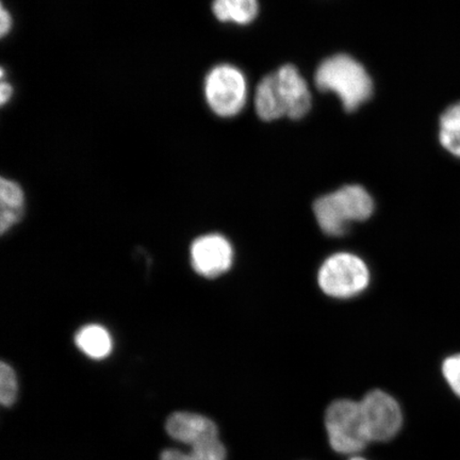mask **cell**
Segmentation results:
<instances>
[{
  "label": "cell",
  "mask_w": 460,
  "mask_h": 460,
  "mask_svg": "<svg viewBox=\"0 0 460 460\" xmlns=\"http://www.w3.org/2000/svg\"><path fill=\"white\" fill-rule=\"evenodd\" d=\"M312 107L309 86L296 66L286 65L267 75L259 83L255 94L258 117L267 122L280 118L298 119Z\"/></svg>",
  "instance_id": "obj_1"
},
{
  "label": "cell",
  "mask_w": 460,
  "mask_h": 460,
  "mask_svg": "<svg viewBox=\"0 0 460 460\" xmlns=\"http://www.w3.org/2000/svg\"><path fill=\"white\" fill-rule=\"evenodd\" d=\"M314 83L322 92H332L345 111L352 112L370 99L373 84L366 68L349 55H335L321 63Z\"/></svg>",
  "instance_id": "obj_2"
},
{
  "label": "cell",
  "mask_w": 460,
  "mask_h": 460,
  "mask_svg": "<svg viewBox=\"0 0 460 460\" xmlns=\"http://www.w3.org/2000/svg\"><path fill=\"white\" fill-rule=\"evenodd\" d=\"M374 211V201L367 190L358 185L342 187L314 201V212L322 232L332 237L347 233L350 224L367 220Z\"/></svg>",
  "instance_id": "obj_3"
},
{
  "label": "cell",
  "mask_w": 460,
  "mask_h": 460,
  "mask_svg": "<svg viewBox=\"0 0 460 460\" xmlns=\"http://www.w3.org/2000/svg\"><path fill=\"white\" fill-rule=\"evenodd\" d=\"M324 424L331 447L341 456H358L370 444L359 401H333L325 411Z\"/></svg>",
  "instance_id": "obj_4"
},
{
  "label": "cell",
  "mask_w": 460,
  "mask_h": 460,
  "mask_svg": "<svg viewBox=\"0 0 460 460\" xmlns=\"http://www.w3.org/2000/svg\"><path fill=\"white\" fill-rule=\"evenodd\" d=\"M370 283L366 262L350 252H337L322 263L318 273L320 289L333 298H352L364 292Z\"/></svg>",
  "instance_id": "obj_5"
},
{
  "label": "cell",
  "mask_w": 460,
  "mask_h": 460,
  "mask_svg": "<svg viewBox=\"0 0 460 460\" xmlns=\"http://www.w3.org/2000/svg\"><path fill=\"white\" fill-rule=\"evenodd\" d=\"M205 97L217 117L233 118L243 111L247 100L244 74L232 65L212 67L205 78Z\"/></svg>",
  "instance_id": "obj_6"
},
{
  "label": "cell",
  "mask_w": 460,
  "mask_h": 460,
  "mask_svg": "<svg viewBox=\"0 0 460 460\" xmlns=\"http://www.w3.org/2000/svg\"><path fill=\"white\" fill-rule=\"evenodd\" d=\"M359 402L370 442H387L400 433L404 416L399 402L393 395L374 389Z\"/></svg>",
  "instance_id": "obj_7"
},
{
  "label": "cell",
  "mask_w": 460,
  "mask_h": 460,
  "mask_svg": "<svg viewBox=\"0 0 460 460\" xmlns=\"http://www.w3.org/2000/svg\"><path fill=\"white\" fill-rule=\"evenodd\" d=\"M194 271L206 279H216L229 271L234 261V250L222 234L201 235L191 245Z\"/></svg>",
  "instance_id": "obj_8"
},
{
  "label": "cell",
  "mask_w": 460,
  "mask_h": 460,
  "mask_svg": "<svg viewBox=\"0 0 460 460\" xmlns=\"http://www.w3.org/2000/svg\"><path fill=\"white\" fill-rule=\"evenodd\" d=\"M165 429L172 439L191 447L218 437L217 427L212 420L192 412L172 413L166 421Z\"/></svg>",
  "instance_id": "obj_9"
},
{
  "label": "cell",
  "mask_w": 460,
  "mask_h": 460,
  "mask_svg": "<svg viewBox=\"0 0 460 460\" xmlns=\"http://www.w3.org/2000/svg\"><path fill=\"white\" fill-rule=\"evenodd\" d=\"M25 212V194L19 183L2 178L0 181V230L2 234L21 222Z\"/></svg>",
  "instance_id": "obj_10"
},
{
  "label": "cell",
  "mask_w": 460,
  "mask_h": 460,
  "mask_svg": "<svg viewBox=\"0 0 460 460\" xmlns=\"http://www.w3.org/2000/svg\"><path fill=\"white\" fill-rule=\"evenodd\" d=\"M75 343L84 354L93 359H103L111 354L112 338L111 333L101 325L84 326L76 333Z\"/></svg>",
  "instance_id": "obj_11"
},
{
  "label": "cell",
  "mask_w": 460,
  "mask_h": 460,
  "mask_svg": "<svg viewBox=\"0 0 460 460\" xmlns=\"http://www.w3.org/2000/svg\"><path fill=\"white\" fill-rule=\"evenodd\" d=\"M259 10L258 0H214L212 13L223 22L247 25L254 21Z\"/></svg>",
  "instance_id": "obj_12"
},
{
  "label": "cell",
  "mask_w": 460,
  "mask_h": 460,
  "mask_svg": "<svg viewBox=\"0 0 460 460\" xmlns=\"http://www.w3.org/2000/svg\"><path fill=\"white\" fill-rule=\"evenodd\" d=\"M439 141L447 152L460 159V102L453 103L442 113Z\"/></svg>",
  "instance_id": "obj_13"
},
{
  "label": "cell",
  "mask_w": 460,
  "mask_h": 460,
  "mask_svg": "<svg viewBox=\"0 0 460 460\" xmlns=\"http://www.w3.org/2000/svg\"><path fill=\"white\" fill-rule=\"evenodd\" d=\"M189 454L191 460H226V448L218 437L199 442Z\"/></svg>",
  "instance_id": "obj_14"
},
{
  "label": "cell",
  "mask_w": 460,
  "mask_h": 460,
  "mask_svg": "<svg viewBox=\"0 0 460 460\" xmlns=\"http://www.w3.org/2000/svg\"><path fill=\"white\" fill-rule=\"evenodd\" d=\"M17 378L13 367L2 362L0 365V402L4 406H11L16 400Z\"/></svg>",
  "instance_id": "obj_15"
},
{
  "label": "cell",
  "mask_w": 460,
  "mask_h": 460,
  "mask_svg": "<svg viewBox=\"0 0 460 460\" xmlns=\"http://www.w3.org/2000/svg\"><path fill=\"white\" fill-rule=\"evenodd\" d=\"M442 373L448 386L460 398V354L450 356L444 361Z\"/></svg>",
  "instance_id": "obj_16"
},
{
  "label": "cell",
  "mask_w": 460,
  "mask_h": 460,
  "mask_svg": "<svg viewBox=\"0 0 460 460\" xmlns=\"http://www.w3.org/2000/svg\"><path fill=\"white\" fill-rule=\"evenodd\" d=\"M0 33L2 37L7 36L13 28V16H11L9 11L2 5V14H0Z\"/></svg>",
  "instance_id": "obj_17"
},
{
  "label": "cell",
  "mask_w": 460,
  "mask_h": 460,
  "mask_svg": "<svg viewBox=\"0 0 460 460\" xmlns=\"http://www.w3.org/2000/svg\"><path fill=\"white\" fill-rule=\"evenodd\" d=\"M160 460H191L190 454H185L178 450H165L161 454Z\"/></svg>",
  "instance_id": "obj_18"
},
{
  "label": "cell",
  "mask_w": 460,
  "mask_h": 460,
  "mask_svg": "<svg viewBox=\"0 0 460 460\" xmlns=\"http://www.w3.org/2000/svg\"><path fill=\"white\" fill-rule=\"evenodd\" d=\"M13 94V86H11L8 83H2V86H0V102H2V105H4L7 102L11 96Z\"/></svg>",
  "instance_id": "obj_19"
},
{
  "label": "cell",
  "mask_w": 460,
  "mask_h": 460,
  "mask_svg": "<svg viewBox=\"0 0 460 460\" xmlns=\"http://www.w3.org/2000/svg\"><path fill=\"white\" fill-rule=\"evenodd\" d=\"M348 460H367L364 457H361L359 456H350Z\"/></svg>",
  "instance_id": "obj_20"
}]
</instances>
